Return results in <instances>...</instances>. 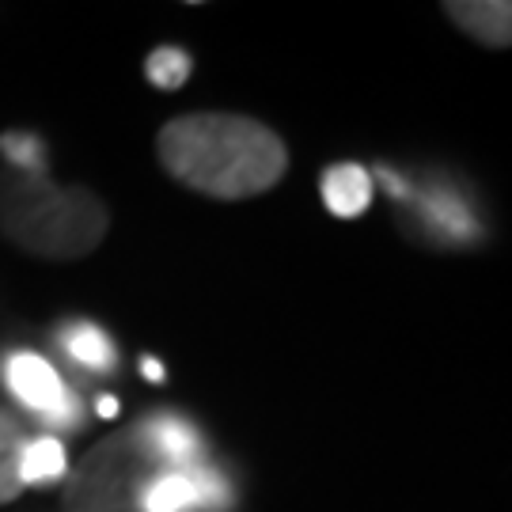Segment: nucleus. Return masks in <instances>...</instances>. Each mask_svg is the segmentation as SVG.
Here are the masks:
<instances>
[{
	"label": "nucleus",
	"mask_w": 512,
	"mask_h": 512,
	"mask_svg": "<svg viewBox=\"0 0 512 512\" xmlns=\"http://www.w3.org/2000/svg\"><path fill=\"white\" fill-rule=\"evenodd\" d=\"M156 156L171 179L217 202H243L274 190L289 171V148L247 114H183L156 137Z\"/></svg>",
	"instance_id": "f257e3e1"
},
{
	"label": "nucleus",
	"mask_w": 512,
	"mask_h": 512,
	"mask_svg": "<svg viewBox=\"0 0 512 512\" xmlns=\"http://www.w3.org/2000/svg\"><path fill=\"white\" fill-rule=\"evenodd\" d=\"M110 213L84 186H57L46 175L0 171V236L50 262L92 255L107 239Z\"/></svg>",
	"instance_id": "f03ea898"
},
{
	"label": "nucleus",
	"mask_w": 512,
	"mask_h": 512,
	"mask_svg": "<svg viewBox=\"0 0 512 512\" xmlns=\"http://www.w3.org/2000/svg\"><path fill=\"white\" fill-rule=\"evenodd\" d=\"M160 478V456L137 433L95 444L76 463L65 490V512H145V490Z\"/></svg>",
	"instance_id": "7ed1b4c3"
},
{
	"label": "nucleus",
	"mask_w": 512,
	"mask_h": 512,
	"mask_svg": "<svg viewBox=\"0 0 512 512\" xmlns=\"http://www.w3.org/2000/svg\"><path fill=\"white\" fill-rule=\"evenodd\" d=\"M4 380L12 387L23 406H31L35 414L57 421V425H73L76 421V395L65 391L61 376L50 361H42L38 353H16L4 361Z\"/></svg>",
	"instance_id": "20e7f679"
},
{
	"label": "nucleus",
	"mask_w": 512,
	"mask_h": 512,
	"mask_svg": "<svg viewBox=\"0 0 512 512\" xmlns=\"http://www.w3.org/2000/svg\"><path fill=\"white\" fill-rule=\"evenodd\" d=\"M444 16L456 23L463 35L478 38L490 50H505L512 38V8L505 0H448Z\"/></svg>",
	"instance_id": "39448f33"
},
{
	"label": "nucleus",
	"mask_w": 512,
	"mask_h": 512,
	"mask_svg": "<svg viewBox=\"0 0 512 512\" xmlns=\"http://www.w3.org/2000/svg\"><path fill=\"white\" fill-rule=\"evenodd\" d=\"M323 202L334 217H361L372 202V179L361 164H334L323 175Z\"/></svg>",
	"instance_id": "423d86ee"
},
{
	"label": "nucleus",
	"mask_w": 512,
	"mask_h": 512,
	"mask_svg": "<svg viewBox=\"0 0 512 512\" xmlns=\"http://www.w3.org/2000/svg\"><path fill=\"white\" fill-rule=\"evenodd\" d=\"M141 437L152 444V452L160 459H171V463H186V459L194 456V448H198V437H194V429L179 418H152L141 425Z\"/></svg>",
	"instance_id": "0eeeda50"
},
{
	"label": "nucleus",
	"mask_w": 512,
	"mask_h": 512,
	"mask_svg": "<svg viewBox=\"0 0 512 512\" xmlns=\"http://www.w3.org/2000/svg\"><path fill=\"white\" fill-rule=\"evenodd\" d=\"M61 475H65V448H61L54 437L31 440V444L23 448V459H19V478H23V486H27V482H57Z\"/></svg>",
	"instance_id": "6e6552de"
},
{
	"label": "nucleus",
	"mask_w": 512,
	"mask_h": 512,
	"mask_svg": "<svg viewBox=\"0 0 512 512\" xmlns=\"http://www.w3.org/2000/svg\"><path fill=\"white\" fill-rule=\"evenodd\" d=\"M145 512H186V509H198V497H194V482L190 475L175 471V475H160L152 486L145 490Z\"/></svg>",
	"instance_id": "1a4fd4ad"
},
{
	"label": "nucleus",
	"mask_w": 512,
	"mask_h": 512,
	"mask_svg": "<svg viewBox=\"0 0 512 512\" xmlns=\"http://www.w3.org/2000/svg\"><path fill=\"white\" fill-rule=\"evenodd\" d=\"M27 440L16 429V421L0 414V505L4 501H16L23 490V478H19V459H23Z\"/></svg>",
	"instance_id": "9d476101"
},
{
	"label": "nucleus",
	"mask_w": 512,
	"mask_h": 512,
	"mask_svg": "<svg viewBox=\"0 0 512 512\" xmlns=\"http://www.w3.org/2000/svg\"><path fill=\"white\" fill-rule=\"evenodd\" d=\"M65 349H69V357H76L80 365H88V368L114 365L110 338L99 327H92V323H76V327L65 334Z\"/></svg>",
	"instance_id": "9b49d317"
},
{
	"label": "nucleus",
	"mask_w": 512,
	"mask_h": 512,
	"mask_svg": "<svg viewBox=\"0 0 512 512\" xmlns=\"http://www.w3.org/2000/svg\"><path fill=\"white\" fill-rule=\"evenodd\" d=\"M190 69H194V61H190V54L179 50V46H160V50H152V57H148V65H145L148 80H152L156 88H164V92L183 88Z\"/></svg>",
	"instance_id": "f8f14e48"
},
{
	"label": "nucleus",
	"mask_w": 512,
	"mask_h": 512,
	"mask_svg": "<svg viewBox=\"0 0 512 512\" xmlns=\"http://www.w3.org/2000/svg\"><path fill=\"white\" fill-rule=\"evenodd\" d=\"M0 152L8 156V164L27 175H46V148L31 133H4L0 137Z\"/></svg>",
	"instance_id": "ddd939ff"
},
{
	"label": "nucleus",
	"mask_w": 512,
	"mask_h": 512,
	"mask_svg": "<svg viewBox=\"0 0 512 512\" xmlns=\"http://www.w3.org/2000/svg\"><path fill=\"white\" fill-rule=\"evenodd\" d=\"M186 475L194 482V497H198V509H220L224 497H228V486L217 471H205V467H186Z\"/></svg>",
	"instance_id": "4468645a"
},
{
	"label": "nucleus",
	"mask_w": 512,
	"mask_h": 512,
	"mask_svg": "<svg viewBox=\"0 0 512 512\" xmlns=\"http://www.w3.org/2000/svg\"><path fill=\"white\" fill-rule=\"evenodd\" d=\"M429 217L437 220L444 232H452V236H467L471 232V217L463 213V205L456 202V198H433L429 202Z\"/></svg>",
	"instance_id": "2eb2a0df"
},
{
	"label": "nucleus",
	"mask_w": 512,
	"mask_h": 512,
	"mask_svg": "<svg viewBox=\"0 0 512 512\" xmlns=\"http://www.w3.org/2000/svg\"><path fill=\"white\" fill-rule=\"evenodd\" d=\"M141 372H145L148 384H164V365H160V361L145 357V361H141Z\"/></svg>",
	"instance_id": "dca6fc26"
},
{
	"label": "nucleus",
	"mask_w": 512,
	"mask_h": 512,
	"mask_svg": "<svg viewBox=\"0 0 512 512\" xmlns=\"http://www.w3.org/2000/svg\"><path fill=\"white\" fill-rule=\"evenodd\" d=\"M380 179H384V186L391 190V194H395V198H406V194H410V186H406L403 179H395L391 171H384V167H380Z\"/></svg>",
	"instance_id": "f3484780"
},
{
	"label": "nucleus",
	"mask_w": 512,
	"mask_h": 512,
	"mask_svg": "<svg viewBox=\"0 0 512 512\" xmlns=\"http://www.w3.org/2000/svg\"><path fill=\"white\" fill-rule=\"evenodd\" d=\"M95 414H99V418H114V414H118V399H99V403H95Z\"/></svg>",
	"instance_id": "a211bd4d"
}]
</instances>
